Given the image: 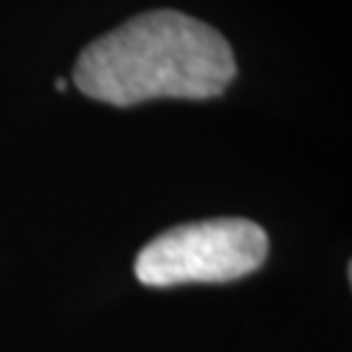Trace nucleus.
Returning <instances> with one entry per match:
<instances>
[{
	"label": "nucleus",
	"mask_w": 352,
	"mask_h": 352,
	"mask_svg": "<svg viewBox=\"0 0 352 352\" xmlns=\"http://www.w3.org/2000/svg\"><path fill=\"white\" fill-rule=\"evenodd\" d=\"M65 87H68L65 78H58V81H55V89H58V91H65Z\"/></svg>",
	"instance_id": "3"
},
{
	"label": "nucleus",
	"mask_w": 352,
	"mask_h": 352,
	"mask_svg": "<svg viewBox=\"0 0 352 352\" xmlns=\"http://www.w3.org/2000/svg\"><path fill=\"white\" fill-rule=\"evenodd\" d=\"M227 39L193 16L149 11L89 42L74 84L91 100L133 107L151 100H209L235 78Z\"/></svg>",
	"instance_id": "1"
},
{
	"label": "nucleus",
	"mask_w": 352,
	"mask_h": 352,
	"mask_svg": "<svg viewBox=\"0 0 352 352\" xmlns=\"http://www.w3.org/2000/svg\"><path fill=\"white\" fill-rule=\"evenodd\" d=\"M269 253L264 227L225 217L167 230L136 256V277L146 287L232 282L261 269Z\"/></svg>",
	"instance_id": "2"
}]
</instances>
